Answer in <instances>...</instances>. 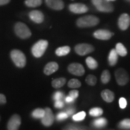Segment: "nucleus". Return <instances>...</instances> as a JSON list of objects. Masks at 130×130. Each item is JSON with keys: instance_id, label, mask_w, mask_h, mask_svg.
<instances>
[{"instance_id": "f257e3e1", "label": "nucleus", "mask_w": 130, "mask_h": 130, "mask_svg": "<svg viewBox=\"0 0 130 130\" xmlns=\"http://www.w3.org/2000/svg\"><path fill=\"white\" fill-rule=\"evenodd\" d=\"M100 20L96 16L93 15L84 16L78 19L77 25L81 28H86L96 26L98 24Z\"/></svg>"}, {"instance_id": "f03ea898", "label": "nucleus", "mask_w": 130, "mask_h": 130, "mask_svg": "<svg viewBox=\"0 0 130 130\" xmlns=\"http://www.w3.org/2000/svg\"><path fill=\"white\" fill-rule=\"evenodd\" d=\"M10 57L13 62L17 67L22 68L26 65V57L22 51L19 50H13L11 51Z\"/></svg>"}, {"instance_id": "7ed1b4c3", "label": "nucleus", "mask_w": 130, "mask_h": 130, "mask_svg": "<svg viewBox=\"0 0 130 130\" xmlns=\"http://www.w3.org/2000/svg\"><path fill=\"white\" fill-rule=\"evenodd\" d=\"M48 46V42L46 40H40L33 45L31 48V53L35 57H42L46 51Z\"/></svg>"}, {"instance_id": "20e7f679", "label": "nucleus", "mask_w": 130, "mask_h": 130, "mask_svg": "<svg viewBox=\"0 0 130 130\" xmlns=\"http://www.w3.org/2000/svg\"><path fill=\"white\" fill-rule=\"evenodd\" d=\"M16 35L22 39H28L31 36V32L28 27L22 22H17L14 27Z\"/></svg>"}, {"instance_id": "39448f33", "label": "nucleus", "mask_w": 130, "mask_h": 130, "mask_svg": "<svg viewBox=\"0 0 130 130\" xmlns=\"http://www.w3.org/2000/svg\"><path fill=\"white\" fill-rule=\"evenodd\" d=\"M92 2L100 12H111L113 11V5L107 0H92Z\"/></svg>"}, {"instance_id": "423d86ee", "label": "nucleus", "mask_w": 130, "mask_h": 130, "mask_svg": "<svg viewBox=\"0 0 130 130\" xmlns=\"http://www.w3.org/2000/svg\"><path fill=\"white\" fill-rule=\"evenodd\" d=\"M115 78L118 84L120 86H124L129 81L128 73L123 68H119L115 71Z\"/></svg>"}, {"instance_id": "0eeeda50", "label": "nucleus", "mask_w": 130, "mask_h": 130, "mask_svg": "<svg viewBox=\"0 0 130 130\" xmlns=\"http://www.w3.org/2000/svg\"><path fill=\"white\" fill-rule=\"evenodd\" d=\"M75 51L79 56H86L94 51V47L88 43H79L75 47Z\"/></svg>"}, {"instance_id": "6e6552de", "label": "nucleus", "mask_w": 130, "mask_h": 130, "mask_svg": "<svg viewBox=\"0 0 130 130\" xmlns=\"http://www.w3.org/2000/svg\"><path fill=\"white\" fill-rule=\"evenodd\" d=\"M68 71L71 74L74 75L76 76H82L85 73V70L82 64L80 63H71L68 66Z\"/></svg>"}, {"instance_id": "1a4fd4ad", "label": "nucleus", "mask_w": 130, "mask_h": 130, "mask_svg": "<svg viewBox=\"0 0 130 130\" xmlns=\"http://www.w3.org/2000/svg\"><path fill=\"white\" fill-rule=\"evenodd\" d=\"M45 115L41 119L42 124L45 126H50L53 125L54 121V116L53 111L50 108H46L45 109Z\"/></svg>"}, {"instance_id": "9d476101", "label": "nucleus", "mask_w": 130, "mask_h": 130, "mask_svg": "<svg viewBox=\"0 0 130 130\" xmlns=\"http://www.w3.org/2000/svg\"><path fill=\"white\" fill-rule=\"evenodd\" d=\"M21 124V117L18 115H13L7 123L8 130H18Z\"/></svg>"}, {"instance_id": "9b49d317", "label": "nucleus", "mask_w": 130, "mask_h": 130, "mask_svg": "<svg viewBox=\"0 0 130 130\" xmlns=\"http://www.w3.org/2000/svg\"><path fill=\"white\" fill-rule=\"evenodd\" d=\"M69 9L71 12L76 14L85 13L88 11V7L82 3H74L70 4Z\"/></svg>"}, {"instance_id": "f8f14e48", "label": "nucleus", "mask_w": 130, "mask_h": 130, "mask_svg": "<svg viewBox=\"0 0 130 130\" xmlns=\"http://www.w3.org/2000/svg\"><path fill=\"white\" fill-rule=\"evenodd\" d=\"M130 24V17L128 14H121L118 20V26L122 30H126Z\"/></svg>"}, {"instance_id": "ddd939ff", "label": "nucleus", "mask_w": 130, "mask_h": 130, "mask_svg": "<svg viewBox=\"0 0 130 130\" xmlns=\"http://www.w3.org/2000/svg\"><path fill=\"white\" fill-rule=\"evenodd\" d=\"M113 35V33L107 30H98L93 33V36L95 38L104 40L110 39Z\"/></svg>"}, {"instance_id": "4468645a", "label": "nucleus", "mask_w": 130, "mask_h": 130, "mask_svg": "<svg viewBox=\"0 0 130 130\" xmlns=\"http://www.w3.org/2000/svg\"><path fill=\"white\" fill-rule=\"evenodd\" d=\"M29 17L31 20L37 24H40L44 21V15L39 10H32L29 13Z\"/></svg>"}, {"instance_id": "2eb2a0df", "label": "nucleus", "mask_w": 130, "mask_h": 130, "mask_svg": "<svg viewBox=\"0 0 130 130\" xmlns=\"http://www.w3.org/2000/svg\"><path fill=\"white\" fill-rule=\"evenodd\" d=\"M45 3L48 7L56 10H61L64 6L62 0H45Z\"/></svg>"}, {"instance_id": "dca6fc26", "label": "nucleus", "mask_w": 130, "mask_h": 130, "mask_svg": "<svg viewBox=\"0 0 130 130\" xmlns=\"http://www.w3.org/2000/svg\"><path fill=\"white\" fill-rule=\"evenodd\" d=\"M58 69V65L56 62H50L47 63L46 66H45L44 70H43V72L46 75H50L53 74V73L56 72Z\"/></svg>"}, {"instance_id": "f3484780", "label": "nucleus", "mask_w": 130, "mask_h": 130, "mask_svg": "<svg viewBox=\"0 0 130 130\" xmlns=\"http://www.w3.org/2000/svg\"><path fill=\"white\" fill-rule=\"evenodd\" d=\"M101 96L104 100L107 102H111L115 99L114 93L110 90L106 89L101 92Z\"/></svg>"}, {"instance_id": "a211bd4d", "label": "nucleus", "mask_w": 130, "mask_h": 130, "mask_svg": "<svg viewBox=\"0 0 130 130\" xmlns=\"http://www.w3.org/2000/svg\"><path fill=\"white\" fill-rule=\"evenodd\" d=\"M118 54L115 49H112L110 51L109 56L108 57V60L110 66H115L118 62Z\"/></svg>"}, {"instance_id": "6ab92c4d", "label": "nucleus", "mask_w": 130, "mask_h": 130, "mask_svg": "<svg viewBox=\"0 0 130 130\" xmlns=\"http://www.w3.org/2000/svg\"><path fill=\"white\" fill-rule=\"evenodd\" d=\"M92 124L96 128H101L106 126V125L107 124V121L106 119L104 118H100L94 120Z\"/></svg>"}, {"instance_id": "aec40b11", "label": "nucleus", "mask_w": 130, "mask_h": 130, "mask_svg": "<svg viewBox=\"0 0 130 130\" xmlns=\"http://www.w3.org/2000/svg\"><path fill=\"white\" fill-rule=\"evenodd\" d=\"M71 51V48L68 46L59 47L56 50V54L58 56H64L68 54Z\"/></svg>"}, {"instance_id": "412c9836", "label": "nucleus", "mask_w": 130, "mask_h": 130, "mask_svg": "<svg viewBox=\"0 0 130 130\" xmlns=\"http://www.w3.org/2000/svg\"><path fill=\"white\" fill-rule=\"evenodd\" d=\"M115 50H116V51L118 53V54L122 57L125 56L127 54V50H126L125 47L124 46V45L121 43H117Z\"/></svg>"}, {"instance_id": "4be33fe9", "label": "nucleus", "mask_w": 130, "mask_h": 130, "mask_svg": "<svg viewBox=\"0 0 130 130\" xmlns=\"http://www.w3.org/2000/svg\"><path fill=\"white\" fill-rule=\"evenodd\" d=\"M66 79L64 78H58L54 79L52 81V86L54 88H60L63 86L66 83Z\"/></svg>"}, {"instance_id": "5701e85b", "label": "nucleus", "mask_w": 130, "mask_h": 130, "mask_svg": "<svg viewBox=\"0 0 130 130\" xmlns=\"http://www.w3.org/2000/svg\"><path fill=\"white\" fill-rule=\"evenodd\" d=\"M86 64H87V66L90 69H95L98 67V66L97 61L93 58L91 57H88L86 58Z\"/></svg>"}, {"instance_id": "b1692460", "label": "nucleus", "mask_w": 130, "mask_h": 130, "mask_svg": "<svg viewBox=\"0 0 130 130\" xmlns=\"http://www.w3.org/2000/svg\"><path fill=\"white\" fill-rule=\"evenodd\" d=\"M42 3V0H25V4L29 7H37Z\"/></svg>"}, {"instance_id": "393cba45", "label": "nucleus", "mask_w": 130, "mask_h": 130, "mask_svg": "<svg viewBox=\"0 0 130 130\" xmlns=\"http://www.w3.org/2000/svg\"><path fill=\"white\" fill-rule=\"evenodd\" d=\"M45 110L42 108H36L32 112V116L36 119H42L44 116Z\"/></svg>"}, {"instance_id": "a878e982", "label": "nucleus", "mask_w": 130, "mask_h": 130, "mask_svg": "<svg viewBox=\"0 0 130 130\" xmlns=\"http://www.w3.org/2000/svg\"><path fill=\"white\" fill-rule=\"evenodd\" d=\"M103 114V110L100 107H95L89 111V115L93 117H98Z\"/></svg>"}, {"instance_id": "bb28decb", "label": "nucleus", "mask_w": 130, "mask_h": 130, "mask_svg": "<svg viewBox=\"0 0 130 130\" xmlns=\"http://www.w3.org/2000/svg\"><path fill=\"white\" fill-rule=\"evenodd\" d=\"M101 80L104 84H107L109 82L110 80V74L108 70H105L102 73Z\"/></svg>"}, {"instance_id": "cd10ccee", "label": "nucleus", "mask_w": 130, "mask_h": 130, "mask_svg": "<svg viewBox=\"0 0 130 130\" xmlns=\"http://www.w3.org/2000/svg\"><path fill=\"white\" fill-rule=\"evenodd\" d=\"M68 86L70 88H78L81 86V82L77 79H71L68 83Z\"/></svg>"}, {"instance_id": "c85d7f7f", "label": "nucleus", "mask_w": 130, "mask_h": 130, "mask_svg": "<svg viewBox=\"0 0 130 130\" xmlns=\"http://www.w3.org/2000/svg\"><path fill=\"white\" fill-rule=\"evenodd\" d=\"M119 128L122 129H130V119H126L123 120L120 122L119 124Z\"/></svg>"}, {"instance_id": "c756f323", "label": "nucleus", "mask_w": 130, "mask_h": 130, "mask_svg": "<svg viewBox=\"0 0 130 130\" xmlns=\"http://www.w3.org/2000/svg\"><path fill=\"white\" fill-rule=\"evenodd\" d=\"M96 77L93 75H89L86 78V83L90 86H95L96 83Z\"/></svg>"}, {"instance_id": "7c9ffc66", "label": "nucleus", "mask_w": 130, "mask_h": 130, "mask_svg": "<svg viewBox=\"0 0 130 130\" xmlns=\"http://www.w3.org/2000/svg\"><path fill=\"white\" fill-rule=\"evenodd\" d=\"M86 117V113L84 111H81L73 116L72 119L75 121H80L84 119Z\"/></svg>"}, {"instance_id": "2f4dec72", "label": "nucleus", "mask_w": 130, "mask_h": 130, "mask_svg": "<svg viewBox=\"0 0 130 130\" xmlns=\"http://www.w3.org/2000/svg\"><path fill=\"white\" fill-rule=\"evenodd\" d=\"M64 96V95L63 94V93H62L61 92H60V91H58V92H56V93L54 94L53 99L54 100H55V101H56L62 100Z\"/></svg>"}, {"instance_id": "473e14b6", "label": "nucleus", "mask_w": 130, "mask_h": 130, "mask_svg": "<svg viewBox=\"0 0 130 130\" xmlns=\"http://www.w3.org/2000/svg\"><path fill=\"white\" fill-rule=\"evenodd\" d=\"M68 118V115L66 112H60V113H58L57 115V121H63V120L66 119Z\"/></svg>"}, {"instance_id": "72a5a7b5", "label": "nucleus", "mask_w": 130, "mask_h": 130, "mask_svg": "<svg viewBox=\"0 0 130 130\" xmlns=\"http://www.w3.org/2000/svg\"><path fill=\"white\" fill-rule=\"evenodd\" d=\"M79 95V92L77 90H71L69 92V96H71V98H72L73 99H76L77 98L78 96Z\"/></svg>"}, {"instance_id": "f704fd0d", "label": "nucleus", "mask_w": 130, "mask_h": 130, "mask_svg": "<svg viewBox=\"0 0 130 130\" xmlns=\"http://www.w3.org/2000/svg\"><path fill=\"white\" fill-rule=\"evenodd\" d=\"M126 105H127V102H126V100L124 98H121L119 100L120 107H121V108H122V109H123V108H125Z\"/></svg>"}, {"instance_id": "c9c22d12", "label": "nucleus", "mask_w": 130, "mask_h": 130, "mask_svg": "<svg viewBox=\"0 0 130 130\" xmlns=\"http://www.w3.org/2000/svg\"><path fill=\"white\" fill-rule=\"evenodd\" d=\"M54 106L57 108H61L64 106V103H63L62 100L56 101L54 104Z\"/></svg>"}, {"instance_id": "e433bc0d", "label": "nucleus", "mask_w": 130, "mask_h": 130, "mask_svg": "<svg viewBox=\"0 0 130 130\" xmlns=\"http://www.w3.org/2000/svg\"><path fill=\"white\" fill-rule=\"evenodd\" d=\"M6 103V98L3 94H0V104H5Z\"/></svg>"}, {"instance_id": "4c0bfd02", "label": "nucleus", "mask_w": 130, "mask_h": 130, "mask_svg": "<svg viewBox=\"0 0 130 130\" xmlns=\"http://www.w3.org/2000/svg\"><path fill=\"white\" fill-rule=\"evenodd\" d=\"M74 111H75V110L74 109V108H69L67 110H66V113H67L68 115V116H69V115H72V113H74Z\"/></svg>"}, {"instance_id": "58836bf2", "label": "nucleus", "mask_w": 130, "mask_h": 130, "mask_svg": "<svg viewBox=\"0 0 130 130\" xmlns=\"http://www.w3.org/2000/svg\"><path fill=\"white\" fill-rule=\"evenodd\" d=\"M10 0H0V6H4L10 3Z\"/></svg>"}, {"instance_id": "ea45409f", "label": "nucleus", "mask_w": 130, "mask_h": 130, "mask_svg": "<svg viewBox=\"0 0 130 130\" xmlns=\"http://www.w3.org/2000/svg\"><path fill=\"white\" fill-rule=\"evenodd\" d=\"M65 101H66V102H68V103H71V102H72L74 101V99H73L72 98H71V96H68L66 98Z\"/></svg>"}, {"instance_id": "a19ab883", "label": "nucleus", "mask_w": 130, "mask_h": 130, "mask_svg": "<svg viewBox=\"0 0 130 130\" xmlns=\"http://www.w3.org/2000/svg\"><path fill=\"white\" fill-rule=\"evenodd\" d=\"M67 130H79V129H78V128L76 127H71L70 128H68Z\"/></svg>"}, {"instance_id": "79ce46f5", "label": "nucleus", "mask_w": 130, "mask_h": 130, "mask_svg": "<svg viewBox=\"0 0 130 130\" xmlns=\"http://www.w3.org/2000/svg\"><path fill=\"white\" fill-rule=\"evenodd\" d=\"M107 1H115V0H107Z\"/></svg>"}, {"instance_id": "37998d69", "label": "nucleus", "mask_w": 130, "mask_h": 130, "mask_svg": "<svg viewBox=\"0 0 130 130\" xmlns=\"http://www.w3.org/2000/svg\"><path fill=\"white\" fill-rule=\"evenodd\" d=\"M126 1H128V2L130 3V0H126Z\"/></svg>"}, {"instance_id": "c03bdc74", "label": "nucleus", "mask_w": 130, "mask_h": 130, "mask_svg": "<svg viewBox=\"0 0 130 130\" xmlns=\"http://www.w3.org/2000/svg\"><path fill=\"white\" fill-rule=\"evenodd\" d=\"M0 119H1V118H0Z\"/></svg>"}]
</instances>
